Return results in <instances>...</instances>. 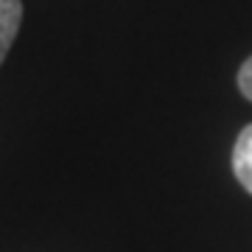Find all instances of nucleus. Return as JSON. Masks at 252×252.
Wrapping results in <instances>:
<instances>
[{
	"mask_svg": "<svg viewBox=\"0 0 252 252\" xmlns=\"http://www.w3.org/2000/svg\"><path fill=\"white\" fill-rule=\"evenodd\" d=\"M233 174L238 185L252 193V124L244 126L233 146Z\"/></svg>",
	"mask_w": 252,
	"mask_h": 252,
	"instance_id": "f257e3e1",
	"label": "nucleus"
},
{
	"mask_svg": "<svg viewBox=\"0 0 252 252\" xmlns=\"http://www.w3.org/2000/svg\"><path fill=\"white\" fill-rule=\"evenodd\" d=\"M23 26V0H0V64Z\"/></svg>",
	"mask_w": 252,
	"mask_h": 252,
	"instance_id": "f03ea898",
	"label": "nucleus"
},
{
	"mask_svg": "<svg viewBox=\"0 0 252 252\" xmlns=\"http://www.w3.org/2000/svg\"><path fill=\"white\" fill-rule=\"evenodd\" d=\"M238 90L247 101H252V56L244 59L241 70H238Z\"/></svg>",
	"mask_w": 252,
	"mask_h": 252,
	"instance_id": "7ed1b4c3",
	"label": "nucleus"
}]
</instances>
